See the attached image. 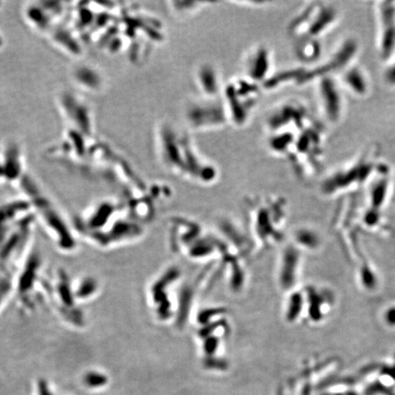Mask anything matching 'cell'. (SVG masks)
Segmentation results:
<instances>
[{"instance_id":"obj_7","label":"cell","mask_w":395,"mask_h":395,"mask_svg":"<svg viewBox=\"0 0 395 395\" xmlns=\"http://www.w3.org/2000/svg\"><path fill=\"white\" fill-rule=\"evenodd\" d=\"M196 101L190 104L185 114L188 126L193 130H210L221 128L229 122L226 108L223 102L213 99Z\"/></svg>"},{"instance_id":"obj_1","label":"cell","mask_w":395,"mask_h":395,"mask_svg":"<svg viewBox=\"0 0 395 395\" xmlns=\"http://www.w3.org/2000/svg\"><path fill=\"white\" fill-rule=\"evenodd\" d=\"M189 137L180 135L169 124H162L157 130V148L164 166L176 174L189 175L204 181L213 180L216 169L198 155Z\"/></svg>"},{"instance_id":"obj_10","label":"cell","mask_w":395,"mask_h":395,"mask_svg":"<svg viewBox=\"0 0 395 395\" xmlns=\"http://www.w3.org/2000/svg\"><path fill=\"white\" fill-rule=\"evenodd\" d=\"M247 79L262 85L272 76V56L265 46L253 48L245 59Z\"/></svg>"},{"instance_id":"obj_8","label":"cell","mask_w":395,"mask_h":395,"mask_svg":"<svg viewBox=\"0 0 395 395\" xmlns=\"http://www.w3.org/2000/svg\"><path fill=\"white\" fill-rule=\"evenodd\" d=\"M376 45L379 57L387 62L395 52V1L374 3Z\"/></svg>"},{"instance_id":"obj_3","label":"cell","mask_w":395,"mask_h":395,"mask_svg":"<svg viewBox=\"0 0 395 395\" xmlns=\"http://www.w3.org/2000/svg\"><path fill=\"white\" fill-rule=\"evenodd\" d=\"M383 163L379 146H369L352 160L343 164L328 175L324 181L325 190L327 192H335L355 185L363 184L369 179H373Z\"/></svg>"},{"instance_id":"obj_9","label":"cell","mask_w":395,"mask_h":395,"mask_svg":"<svg viewBox=\"0 0 395 395\" xmlns=\"http://www.w3.org/2000/svg\"><path fill=\"white\" fill-rule=\"evenodd\" d=\"M316 96L322 115L327 121L337 124L342 119L345 101L342 87L334 76H325L316 80Z\"/></svg>"},{"instance_id":"obj_4","label":"cell","mask_w":395,"mask_h":395,"mask_svg":"<svg viewBox=\"0 0 395 395\" xmlns=\"http://www.w3.org/2000/svg\"><path fill=\"white\" fill-rule=\"evenodd\" d=\"M339 12L329 2H312L290 23L289 32L297 41L318 40L337 25Z\"/></svg>"},{"instance_id":"obj_14","label":"cell","mask_w":395,"mask_h":395,"mask_svg":"<svg viewBox=\"0 0 395 395\" xmlns=\"http://www.w3.org/2000/svg\"><path fill=\"white\" fill-rule=\"evenodd\" d=\"M385 63L387 64L383 74L385 84L390 87H395V52Z\"/></svg>"},{"instance_id":"obj_6","label":"cell","mask_w":395,"mask_h":395,"mask_svg":"<svg viewBox=\"0 0 395 395\" xmlns=\"http://www.w3.org/2000/svg\"><path fill=\"white\" fill-rule=\"evenodd\" d=\"M358 52V44L354 39H347L328 58L316 63L314 67H305L301 85L315 83L325 76H334L352 65Z\"/></svg>"},{"instance_id":"obj_5","label":"cell","mask_w":395,"mask_h":395,"mask_svg":"<svg viewBox=\"0 0 395 395\" xmlns=\"http://www.w3.org/2000/svg\"><path fill=\"white\" fill-rule=\"evenodd\" d=\"M261 89L249 79L232 80L222 89L223 104L229 121L238 127L247 123L253 108L257 105Z\"/></svg>"},{"instance_id":"obj_13","label":"cell","mask_w":395,"mask_h":395,"mask_svg":"<svg viewBox=\"0 0 395 395\" xmlns=\"http://www.w3.org/2000/svg\"><path fill=\"white\" fill-rule=\"evenodd\" d=\"M296 54L305 64H316L322 53V45L318 40L297 41Z\"/></svg>"},{"instance_id":"obj_12","label":"cell","mask_w":395,"mask_h":395,"mask_svg":"<svg viewBox=\"0 0 395 395\" xmlns=\"http://www.w3.org/2000/svg\"><path fill=\"white\" fill-rule=\"evenodd\" d=\"M216 70L210 64H203L197 70L195 82L202 95L208 99H214L221 95L223 87Z\"/></svg>"},{"instance_id":"obj_11","label":"cell","mask_w":395,"mask_h":395,"mask_svg":"<svg viewBox=\"0 0 395 395\" xmlns=\"http://www.w3.org/2000/svg\"><path fill=\"white\" fill-rule=\"evenodd\" d=\"M339 84L343 89L356 97H366L369 95L370 83L369 76L363 69L358 65H350L340 74Z\"/></svg>"},{"instance_id":"obj_2","label":"cell","mask_w":395,"mask_h":395,"mask_svg":"<svg viewBox=\"0 0 395 395\" xmlns=\"http://www.w3.org/2000/svg\"><path fill=\"white\" fill-rule=\"evenodd\" d=\"M325 152V133L314 120L296 136L287 156L292 168L301 178H308L321 169Z\"/></svg>"}]
</instances>
